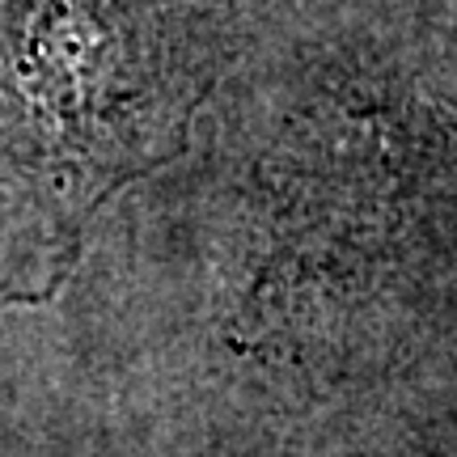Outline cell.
<instances>
[{
    "label": "cell",
    "instance_id": "obj_1",
    "mask_svg": "<svg viewBox=\"0 0 457 457\" xmlns=\"http://www.w3.org/2000/svg\"><path fill=\"white\" fill-rule=\"evenodd\" d=\"M204 0H0V310L43 305L212 89Z\"/></svg>",
    "mask_w": 457,
    "mask_h": 457
}]
</instances>
